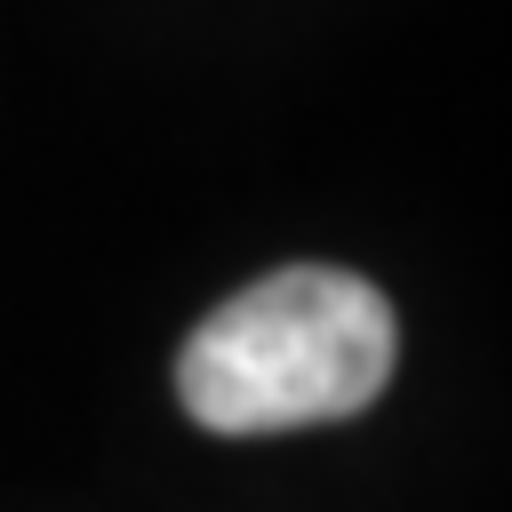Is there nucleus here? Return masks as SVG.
<instances>
[{
    "mask_svg": "<svg viewBox=\"0 0 512 512\" xmlns=\"http://www.w3.org/2000/svg\"><path fill=\"white\" fill-rule=\"evenodd\" d=\"M392 344V304L360 272L288 264L184 336L176 400L224 440L336 424L392 384Z\"/></svg>",
    "mask_w": 512,
    "mask_h": 512,
    "instance_id": "f257e3e1",
    "label": "nucleus"
}]
</instances>
